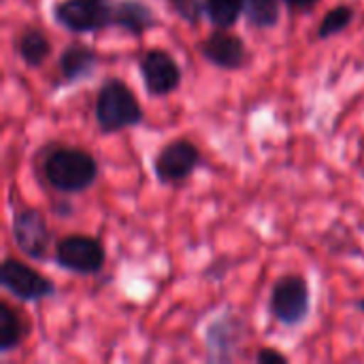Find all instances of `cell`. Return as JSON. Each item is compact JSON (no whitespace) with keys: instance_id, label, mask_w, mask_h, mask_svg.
I'll use <instances>...</instances> for the list:
<instances>
[{"instance_id":"1","label":"cell","mask_w":364,"mask_h":364,"mask_svg":"<svg viewBox=\"0 0 364 364\" xmlns=\"http://www.w3.org/2000/svg\"><path fill=\"white\" fill-rule=\"evenodd\" d=\"M43 173L51 188L64 194H77L87 190L96 177H98V164L96 160L75 147H60L51 151L43 164Z\"/></svg>"},{"instance_id":"2","label":"cell","mask_w":364,"mask_h":364,"mask_svg":"<svg viewBox=\"0 0 364 364\" xmlns=\"http://www.w3.org/2000/svg\"><path fill=\"white\" fill-rule=\"evenodd\" d=\"M96 124L105 134L136 126L143 119L141 105L132 90L119 79H107L96 96Z\"/></svg>"},{"instance_id":"3","label":"cell","mask_w":364,"mask_h":364,"mask_svg":"<svg viewBox=\"0 0 364 364\" xmlns=\"http://www.w3.org/2000/svg\"><path fill=\"white\" fill-rule=\"evenodd\" d=\"M115 6L117 0H60L53 17L70 32H96L115 26Z\"/></svg>"},{"instance_id":"4","label":"cell","mask_w":364,"mask_h":364,"mask_svg":"<svg viewBox=\"0 0 364 364\" xmlns=\"http://www.w3.org/2000/svg\"><path fill=\"white\" fill-rule=\"evenodd\" d=\"M271 314L284 326H299L309 314V288L299 275H284L271 290Z\"/></svg>"},{"instance_id":"5","label":"cell","mask_w":364,"mask_h":364,"mask_svg":"<svg viewBox=\"0 0 364 364\" xmlns=\"http://www.w3.org/2000/svg\"><path fill=\"white\" fill-rule=\"evenodd\" d=\"M55 262L66 271L79 275H94L105 264V250L96 239L85 235L64 237L55 245Z\"/></svg>"},{"instance_id":"6","label":"cell","mask_w":364,"mask_h":364,"mask_svg":"<svg viewBox=\"0 0 364 364\" xmlns=\"http://www.w3.org/2000/svg\"><path fill=\"white\" fill-rule=\"evenodd\" d=\"M0 284L19 301L26 303H36L43 301L47 296H53L55 288L51 282H47L41 273H36L32 267L15 260V258H6L2 262L0 269Z\"/></svg>"},{"instance_id":"7","label":"cell","mask_w":364,"mask_h":364,"mask_svg":"<svg viewBox=\"0 0 364 364\" xmlns=\"http://www.w3.org/2000/svg\"><path fill=\"white\" fill-rule=\"evenodd\" d=\"M141 75L151 96H166L179 87L181 68L175 58L162 49H151L141 58Z\"/></svg>"},{"instance_id":"8","label":"cell","mask_w":364,"mask_h":364,"mask_svg":"<svg viewBox=\"0 0 364 364\" xmlns=\"http://www.w3.org/2000/svg\"><path fill=\"white\" fill-rule=\"evenodd\" d=\"M198 160H200V154L196 145L186 139H177L158 154L154 162V171L162 183H177L192 175Z\"/></svg>"},{"instance_id":"9","label":"cell","mask_w":364,"mask_h":364,"mask_svg":"<svg viewBox=\"0 0 364 364\" xmlns=\"http://www.w3.org/2000/svg\"><path fill=\"white\" fill-rule=\"evenodd\" d=\"M13 239L26 256L43 260L49 247V230L45 218L36 209L19 211L13 220Z\"/></svg>"},{"instance_id":"10","label":"cell","mask_w":364,"mask_h":364,"mask_svg":"<svg viewBox=\"0 0 364 364\" xmlns=\"http://www.w3.org/2000/svg\"><path fill=\"white\" fill-rule=\"evenodd\" d=\"M200 53L205 55L207 62L226 70H235L245 60V45L239 36L228 34L220 28L200 45Z\"/></svg>"},{"instance_id":"11","label":"cell","mask_w":364,"mask_h":364,"mask_svg":"<svg viewBox=\"0 0 364 364\" xmlns=\"http://www.w3.org/2000/svg\"><path fill=\"white\" fill-rule=\"evenodd\" d=\"M96 64H98V58H96L94 49H90L81 43L68 45L60 55V73H62L64 81H68V83L87 79L96 70Z\"/></svg>"},{"instance_id":"12","label":"cell","mask_w":364,"mask_h":364,"mask_svg":"<svg viewBox=\"0 0 364 364\" xmlns=\"http://www.w3.org/2000/svg\"><path fill=\"white\" fill-rule=\"evenodd\" d=\"M156 23L154 13L139 0H117L115 6V26L124 28L130 34H143Z\"/></svg>"},{"instance_id":"13","label":"cell","mask_w":364,"mask_h":364,"mask_svg":"<svg viewBox=\"0 0 364 364\" xmlns=\"http://www.w3.org/2000/svg\"><path fill=\"white\" fill-rule=\"evenodd\" d=\"M17 51L28 66H41L49 58L51 45L45 32H41L38 28H28L17 36Z\"/></svg>"},{"instance_id":"14","label":"cell","mask_w":364,"mask_h":364,"mask_svg":"<svg viewBox=\"0 0 364 364\" xmlns=\"http://www.w3.org/2000/svg\"><path fill=\"white\" fill-rule=\"evenodd\" d=\"M243 11L245 0H207V17L222 30L232 28Z\"/></svg>"},{"instance_id":"15","label":"cell","mask_w":364,"mask_h":364,"mask_svg":"<svg viewBox=\"0 0 364 364\" xmlns=\"http://www.w3.org/2000/svg\"><path fill=\"white\" fill-rule=\"evenodd\" d=\"M21 339H23L21 320L6 303H2L0 305V350L6 354L15 350L21 343Z\"/></svg>"},{"instance_id":"16","label":"cell","mask_w":364,"mask_h":364,"mask_svg":"<svg viewBox=\"0 0 364 364\" xmlns=\"http://www.w3.org/2000/svg\"><path fill=\"white\" fill-rule=\"evenodd\" d=\"M245 17L256 28H273L279 21L277 0H245Z\"/></svg>"},{"instance_id":"17","label":"cell","mask_w":364,"mask_h":364,"mask_svg":"<svg viewBox=\"0 0 364 364\" xmlns=\"http://www.w3.org/2000/svg\"><path fill=\"white\" fill-rule=\"evenodd\" d=\"M352 19H354V9L348 6V4H339V6L331 9V11L324 15L322 23H320V28H318V36H320L322 41H326V38L339 34L341 30H346V28L352 23Z\"/></svg>"},{"instance_id":"18","label":"cell","mask_w":364,"mask_h":364,"mask_svg":"<svg viewBox=\"0 0 364 364\" xmlns=\"http://www.w3.org/2000/svg\"><path fill=\"white\" fill-rule=\"evenodd\" d=\"M175 13L188 23H198L203 13H207V0H168Z\"/></svg>"},{"instance_id":"19","label":"cell","mask_w":364,"mask_h":364,"mask_svg":"<svg viewBox=\"0 0 364 364\" xmlns=\"http://www.w3.org/2000/svg\"><path fill=\"white\" fill-rule=\"evenodd\" d=\"M256 360H258L260 364H273V363L284 364L286 363V356H284V354H279V352H275V350H271V348H262V350L256 354Z\"/></svg>"},{"instance_id":"20","label":"cell","mask_w":364,"mask_h":364,"mask_svg":"<svg viewBox=\"0 0 364 364\" xmlns=\"http://www.w3.org/2000/svg\"><path fill=\"white\" fill-rule=\"evenodd\" d=\"M290 6H296V9H309V6H314L318 0H286Z\"/></svg>"}]
</instances>
